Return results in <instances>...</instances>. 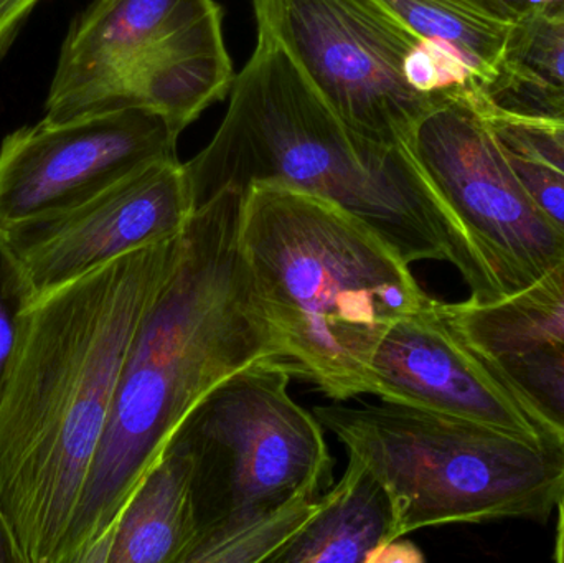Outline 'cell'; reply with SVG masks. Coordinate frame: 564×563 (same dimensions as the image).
I'll return each mask as SVG.
<instances>
[{
    "label": "cell",
    "mask_w": 564,
    "mask_h": 563,
    "mask_svg": "<svg viewBox=\"0 0 564 563\" xmlns=\"http://www.w3.org/2000/svg\"><path fill=\"white\" fill-rule=\"evenodd\" d=\"M181 237L32 297L0 389V505L25 563H62L135 331Z\"/></svg>",
    "instance_id": "cell-1"
},
{
    "label": "cell",
    "mask_w": 564,
    "mask_h": 563,
    "mask_svg": "<svg viewBox=\"0 0 564 563\" xmlns=\"http://www.w3.org/2000/svg\"><path fill=\"white\" fill-rule=\"evenodd\" d=\"M480 106L503 145L564 174V122L516 118L494 111L477 88Z\"/></svg>",
    "instance_id": "cell-19"
},
{
    "label": "cell",
    "mask_w": 564,
    "mask_h": 563,
    "mask_svg": "<svg viewBox=\"0 0 564 563\" xmlns=\"http://www.w3.org/2000/svg\"><path fill=\"white\" fill-rule=\"evenodd\" d=\"M42 0H0V59L9 52L23 23Z\"/></svg>",
    "instance_id": "cell-22"
},
{
    "label": "cell",
    "mask_w": 564,
    "mask_h": 563,
    "mask_svg": "<svg viewBox=\"0 0 564 563\" xmlns=\"http://www.w3.org/2000/svg\"><path fill=\"white\" fill-rule=\"evenodd\" d=\"M185 169L195 208L225 188L282 185L354 215L408 264L449 261L467 274L459 234L406 145L344 121L260 33L220 128Z\"/></svg>",
    "instance_id": "cell-3"
},
{
    "label": "cell",
    "mask_w": 564,
    "mask_h": 563,
    "mask_svg": "<svg viewBox=\"0 0 564 563\" xmlns=\"http://www.w3.org/2000/svg\"><path fill=\"white\" fill-rule=\"evenodd\" d=\"M555 509L558 511V519H556V539L553 559H555V562L564 563V489L562 496H560L558 502H556Z\"/></svg>",
    "instance_id": "cell-26"
},
{
    "label": "cell",
    "mask_w": 564,
    "mask_h": 563,
    "mask_svg": "<svg viewBox=\"0 0 564 563\" xmlns=\"http://www.w3.org/2000/svg\"><path fill=\"white\" fill-rule=\"evenodd\" d=\"M404 145L463 241L469 301L507 300L562 260L564 237L517 177L477 85L436 93Z\"/></svg>",
    "instance_id": "cell-8"
},
{
    "label": "cell",
    "mask_w": 564,
    "mask_h": 563,
    "mask_svg": "<svg viewBox=\"0 0 564 563\" xmlns=\"http://www.w3.org/2000/svg\"><path fill=\"white\" fill-rule=\"evenodd\" d=\"M240 248L289 372L332 402L370 396L381 340L433 301L377 231L294 188L245 191Z\"/></svg>",
    "instance_id": "cell-4"
},
{
    "label": "cell",
    "mask_w": 564,
    "mask_h": 563,
    "mask_svg": "<svg viewBox=\"0 0 564 563\" xmlns=\"http://www.w3.org/2000/svg\"><path fill=\"white\" fill-rule=\"evenodd\" d=\"M424 562L423 552L413 542L404 541V538L394 539L388 544L381 545L370 555L367 563H421Z\"/></svg>",
    "instance_id": "cell-23"
},
{
    "label": "cell",
    "mask_w": 564,
    "mask_h": 563,
    "mask_svg": "<svg viewBox=\"0 0 564 563\" xmlns=\"http://www.w3.org/2000/svg\"><path fill=\"white\" fill-rule=\"evenodd\" d=\"M480 2L489 6L490 9L496 10L500 15L516 22L523 12L530 9L533 3H542L545 0H480Z\"/></svg>",
    "instance_id": "cell-25"
},
{
    "label": "cell",
    "mask_w": 564,
    "mask_h": 563,
    "mask_svg": "<svg viewBox=\"0 0 564 563\" xmlns=\"http://www.w3.org/2000/svg\"><path fill=\"white\" fill-rule=\"evenodd\" d=\"M477 88L494 111L564 122V0L533 3L513 22L492 78Z\"/></svg>",
    "instance_id": "cell-15"
},
{
    "label": "cell",
    "mask_w": 564,
    "mask_h": 563,
    "mask_svg": "<svg viewBox=\"0 0 564 563\" xmlns=\"http://www.w3.org/2000/svg\"><path fill=\"white\" fill-rule=\"evenodd\" d=\"M503 148H506L510 165L516 171L517 177L520 178L539 210L564 237L563 172L556 171L536 159L529 158V155L512 151L507 145Z\"/></svg>",
    "instance_id": "cell-21"
},
{
    "label": "cell",
    "mask_w": 564,
    "mask_h": 563,
    "mask_svg": "<svg viewBox=\"0 0 564 563\" xmlns=\"http://www.w3.org/2000/svg\"><path fill=\"white\" fill-rule=\"evenodd\" d=\"M408 30L423 40L456 50L474 69L479 86L492 78L513 20L480 0H378Z\"/></svg>",
    "instance_id": "cell-17"
},
{
    "label": "cell",
    "mask_w": 564,
    "mask_h": 563,
    "mask_svg": "<svg viewBox=\"0 0 564 563\" xmlns=\"http://www.w3.org/2000/svg\"><path fill=\"white\" fill-rule=\"evenodd\" d=\"M258 33L284 50L308 85L348 124L404 144L433 96L404 63L421 42L378 0H251Z\"/></svg>",
    "instance_id": "cell-9"
},
{
    "label": "cell",
    "mask_w": 564,
    "mask_h": 563,
    "mask_svg": "<svg viewBox=\"0 0 564 563\" xmlns=\"http://www.w3.org/2000/svg\"><path fill=\"white\" fill-rule=\"evenodd\" d=\"M243 194L218 192L182 231L177 261L126 356L62 563H86L108 538L175 430L215 387L251 367L288 369L241 253Z\"/></svg>",
    "instance_id": "cell-2"
},
{
    "label": "cell",
    "mask_w": 564,
    "mask_h": 563,
    "mask_svg": "<svg viewBox=\"0 0 564 563\" xmlns=\"http://www.w3.org/2000/svg\"><path fill=\"white\" fill-rule=\"evenodd\" d=\"M482 359L527 412L564 442V344Z\"/></svg>",
    "instance_id": "cell-18"
},
{
    "label": "cell",
    "mask_w": 564,
    "mask_h": 563,
    "mask_svg": "<svg viewBox=\"0 0 564 563\" xmlns=\"http://www.w3.org/2000/svg\"><path fill=\"white\" fill-rule=\"evenodd\" d=\"M291 372L257 366L215 387L169 442L191 462L197 542L212 545L321 498L334 485L324 426L291 393Z\"/></svg>",
    "instance_id": "cell-6"
},
{
    "label": "cell",
    "mask_w": 564,
    "mask_h": 563,
    "mask_svg": "<svg viewBox=\"0 0 564 563\" xmlns=\"http://www.w3.org/2000/svg\"><path fill=\"white\" fill-rule=\"evenodd\" d=\"M397 538L393 501L380 479L355 456L318 498L315 511L271 563H367Z\"/></svg>",
    "instance_id": "cell-14"
},
{
    "label": "cell",
    "mask_w": 564,
    "mask_h": 563,
    "mask_svg": "<svg viewBox=\"0 0 564 563\" xmlns=\"http://www.w3.org/2000/svg\"><path fill=\"white\" fill-rule=\"evenodd\" d=\"M370 396L496 426L532 440L553 435L444 320L440 301L401 317L370 367Z\"/></svg>",
    "instance_id": "cell-12"
},
{
    "label": "cell",
    "mask_w": 564,
    "mask_h": 563,
    "mask_svg": "<svg viewBox=\"0 0 564 563\" xmlns=\"http://www.w3.org/2000/svg\"><path fill=\"white\" fill-rule=\"evenodd\" d=\"M30 300L19 261L0 231V389L15 349L20 316Z\"/></svg>",
    "instance_id": "cell-20"
},
{
    "label": "cell",
    "mask_w": 564,
    "mask_h": 563,
    "mask_svg": "<svg viewBox=\"0 0 564 563\" xmlns=\"http://www.w3.org/2000/svg\"><path fill=\"white\" fill-rule=\"evenodd\" d=\"M234 79L215 0H91L63 40L45 116L144 108L182 132Z\"/></svg>",
    "instance_id": "cell-7"
},
{
    "label": "cell",
    "mask_w": 564,
    "mask_h": 563,
    "mask_svg": "<svg viewBox=\"0 0 564 563\" xmlns=\"http://www.w3.org/2000/svg\"><path fill=\"white\" fill-rule=\"evenodd\" d=\"M0 563H25L15 532L0 505Z\"/></svg>",
    "instance_id": "cell-24"
},
{
    "label": "cell",
    "mask_w": 564,
    "mask_h": 563,
    "mask_svg": "<svg viewBox=\"0 0 564 563\" xmlns=\"http://www.w3.org/2000/svg\"><path fill=\"white\" fill-rule=\"evenodd\" d=\"M348 456L390 492L397 538L503 519L545 522L564 489V442L411 407H317Z\"/></svg>",
    "instance_id": "cell-5"
},
{
    "label": "cell",
    "mask_w": 564,
    "mask_h": 563,
    "mask_svg": "<svg viewBox=\"0 0 564 563\" xmlns=\"http://www.w3.org/2000/svg\"><path fill=\"white\" fill-rule=\"evenodd\" d=\"M181 132L144 108L45 118L0 144V231L62 214L138 169L177 155Z\"/></svg>",
    "instance_id": "cell-10"
},
{
    "label": "cell",
    "mask_w": 564,
    "mask_h": 563,
    "mask_svg": "<svg viewBox=\"0 0 564 563\" xmlns=\"http://www.w3.org/2000/svg\"><path fill=\"white\" fill-rule=\"evenodd\" d=\"M194 212L191 178L175 155L62 214L2 234L35 297L122 255L178 237Z\"/></svg>",
    "instance_id": "cell-11"
},
{
    "label": "cell",
    "mask_w": 564,
    "mask_h": 563,
    "mask_svg": "<svg viewBox=\"0 0 564 563\" xmlns=\"http://www.w3.org/2000/svg\"><path fill=\"white\" fill-rule=\"evenodd\" d=\"M195 542L191 462L169 442L86 563H187Z\"/></svg>",
    "instance_id": "cell-13"
},
{
    "label": "cell",
    "mask_w": 564,
    "mask_h": 563,
    "mask_svg": "<svg viewBox=\"0 0 564 563\" xmlns=\"http://www.w3.org/2000/svg\"><path fill=\"white\" fill-rule=\"evenodd\" d=\"M454 333L482 357L564 344V257L532 286L490 304L440 303Z\"/></svg>",
    "instance_id": "cell-16"
}]
</instances>
